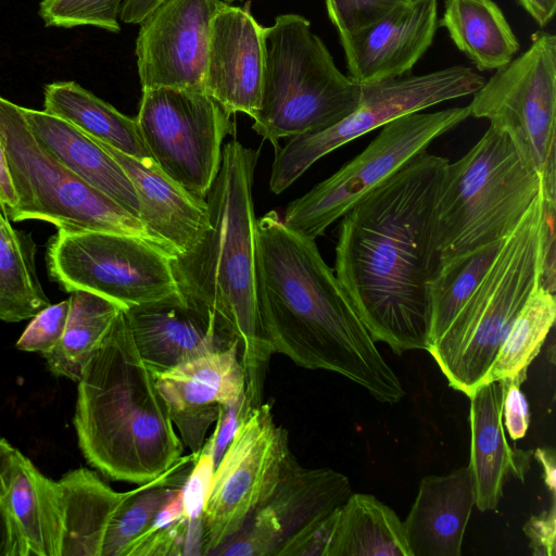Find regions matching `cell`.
Returning <instances> with one entry per match:
<instances>
[{
    "label": "cell",
    "mask_w": 556,
    "mask_h": 556,
    "mask_svg": "<svg viewBox=\"0 0 556 556\" xmlns=\"http://www.w3.org/2000/svg\"><path fill=\"white\" fill-rule=\"evenodd\" d=\"M448 160L427 151L341 217L334 274L376 342L431 345L429 283L440 266L437 204Z\"/></svg>",
    "instance_id": "1"
},
{
    "label": "cell",
    "mask_w": 556,
    "mask_h": 556,
    "mask_svg": "<svg viewBox=\"0 0 556 556\" xmlns=\"http://www.w3.org/2000/svg\"><path fill=\"white\" fill-rule=\"evenodd\" d=\"M256 296L274 353L298 366L339 374L382 403L405 395L315 240L290 230L275 211L256 222Z\"/></svg>",
    "instance_id": "2"
},
{
    "label": "cell",
    "mask_w": 556,
    "mask_h": 556,
    "mask_svg": "<svg viewBox=\"0 0 556 556\" xmlns=\"http://www.w3.org/2000/svg\"><path fill=\"white\" fill-rule=\"evenodd\" d=\"M258 152L237 140L223 147L218 174L206 195L207 224L189 251L170 257L180 294L213 311L237 334L245 395L262 404L271 346L256 296V217L252 185Z\"/></svg>",
    "instance_id": "3"
},
{
    "label": "cell",
    "mask_w": 556,
    "mask_h": 556,
    "mask_svg": "<svg viewBox=\"0 0 556 556\" xmlns=\"http://www.w3.org/2000/svg\"><path fill=\"white\" fill-rule=\"evenodd\" d=\"M74 415L88 464L114 481L149 483L182 457L154 375L142 361L124 309L77 381Z\"/></svg>",
    "instance_id": "4"
},
{
    "label": "cell",
    "mask_w": 556,
    "mask_h": 556,
    "mask_svg": "<svg viewBox=\"0 0 556 556\" xmlns=\"http://www.w3.org/2000/svg\"><path fill=\"white\" fill-rule=\"evenodd\" d=\"M261 103L253 130L278 149L282 138L333 126L359 101L362 84L343 74L311 22L282 14L264 27Z\"/></svg>",
    "instance_id": "5"
},
{
    "label": "cell",
    "mask_w": 556,
    "mask_h": 556,
    "mask_svg": "<svg viewBox=\"0 0 556 556\" xmlns=\"http://www.w3.org/2000/svg\"><path fill=\"white\" fill-rule=\"evenodd\" d=\"M542 192L506 237L485 275L430 346L448 386L469 396L485 381L497 350L541 278Z\"/></svg>",
    "instance_id": "6"
},
{
    "label": "cell",
    "mask_w": 556,
    "mask_h": 556,
    "mask_svg": "<svg viewBox=\"0 0 556 556\" xmlns=\"http://www.w3.org/2000/svg\"><path fill=\"white\" fill-rule=\"evenodd\" d=\"M542 192V179L510 137L489 126L447 164L437 204L440 263L508 237Z\"/></svg>",
    "instance_id": "7"
},
{
    "label": "cell",
    "mask_w": 556,
    "mask_h": 556,
    "mask_svg": "<svg viewBox=\"0 0 556 556\" xmlns=\"http://www.w3.org/2000/svg\"><path fill=\"white\" fill-rule=\"evenodd\" d=\"M0 141L17 202L11 220L37 219L58 230L128 235L157 248L140 219L92 188L52 156L31 134L21 106L0 96Z\"/></svg>",
    "instance_id": "8"
},
{
    "label": "cell",
    "mask_w": 556,
    "mask_h": 556,
    "mask_svg": "<svg viewBox=\"0 0 556 556\" xmlns=\"http://www.w3.org/2000/svg\"><path fill=\"white\" fill-rule=\"evenodd\" d=\"M470 116L506 132L556 202V36L538 30L530 47L472 94Z\"/></svg>",
    "instance_id": "9"
},
{
    "label": "cell",
    "mask_w": 556,
    "mask_h": 556,
    "mask_svg": "<svg viewBox=\"0 0 556 556\" xmlns=\"http://www.w3.org/2000/svg\"><path fill=\"white\" fill-rule=\"evenodd\" d=\"M469 116L468 106H455L415 112L387 123L363 152L292 201L282 223L290 230L315 240L362 198Z\"/></svg>",
    "instance_id": "10"
},
{
    "label": "cell",
    "mask_w": 556,
    "mask_h": 556,
    "mask_svg": "<svg viewBox=\"0 0 556 556\" xmlns=\"http://www.w3.org/2000/svg\"><path fill=\"white\" fill-rule=\"evenodd\" d=\"M484 77L465 65L422 75L362 84L356 109L331 127L292 138L280 149L271 166L269 187L278 194L298 180L315 162L345 143L406 114L470 96Z\"/></svg>",
    "instance_id": "11"
},
{
    "label": "cell",
    "mask_w": 556,
    "mask_h": 556,
    "mask_svg": "<svg viewBox=\"0 0 556 556\" xmlns=\"http://www.w3.org/2000/svg\"><path fill=\"white\" fill-rule=\"evenodd\" d=\"M170 255L137 237L96 230H58L47 250L50 276L65 291H88L125 309L175 293Z\"/></svg>",
    "instance_id": "12"
},
{
    "label": "cell",
    "mask_w": 556,
    "mask_h": 556,
    "mask_svg": "<svg viewBox=\"0 0 556 556\" xmlns=\"http://www.w3.org/2000/svg\"><path fill=\"white\" fill-rule=\"evenodd\" d=\"M294 460L270 403L253 407L214 469L203 510L202 555H212L244 527Z\"/></svg>",
    "instance_id": "13"
},
{
    "label": "cell",
    "mask_w": 556,
    "mask_h": 556,
    "mask_svg": "<svg viewBox=\"0 0 556 556\" xmlns=\"http://www.w3.org/2000/svg\"><path fill=\"white\" fill-rule=\"evenodd\" d=\"M229 114L203 89H142L136 122L159 168L189 194L206 195L218 174Z\"/></svg>",
    "instance_id": "14"
},
{
    "label": "cell",
    "mask_w": 556,
    "mask_h": 556,
    "mask_svg": "<svg viewBox=\"0 0 556 556\" xmlns=\"http://www.w3.org/2000/svg\"><path fill=\"white\" fill-rule=\"evenodd\" d=\"M352 494L349 478L330 468L307 469L296 459L270 497L216 556H277L282 544L340 507Z\"/></svg>",
    "instance_id": "15"
},
{
    "label": "cell",
    "mask_w": 556,
    "mask_h": 556,
    "mask_svg": "<svg viewBox=\"0 0 556 556\" xmlns=\"http://www.w3.org/2000/svg\"><path fill=\"white\" fill-rule=\"evenodd\" d=\"M222 0H164L141 23L136 56L141 89H203L212 21Z\"/></svg>",
    "instance_id": "16"
},
{
    "label": "cell",
    "mask_w": 556,
    "mask_h": 556,
    "mask_svg": "<svg viewBox=\"0 0 556 556\" xmlns=\"http://www.w3.org/2000/svg\"><path fill=\"white\" fill-rule=\"evenodd\" d=\"M154 378L184 446L197 454L220 409L235 405L245 395L240 342L156 374Z\"/></svg>",
    "instance_id": "17"
},
{
    "label": "cell",
    "mask_w": 556,
    "mask_h": 556,
    "mask_svg": "<svg viewBox=\"0 0 556 556\" xmlns=\"http://www.w3.org/2000/svg\"><path fill=\"white\" fill-rule=\"evenodd\" d=\"M124 313L137 350L153 375L239 341L213 311L189 302L180 292Z\"/></svg>",
    "instance_id": "18"
},
{
    "label": "cell",
    "mask_w": 556,
    "mask_h": 556,
    "mask_svg": "<svg viewBox=\"0 0 556 556\" xmlns=\"http://www.w3.org/2000/svg\"><path fill=\"white\" fill-rule=\"evenodd\" d=\"M264 26L244 8L224 2L211 25L203 90L229 114L251 118L261 103Z\"/></svg>",
    "instance_id": "19"
},
{
    "label": "cell",
    "mask_w": 556,
    "mask_h": 556,
    "mask_svg": "<svg viewBox=\"0 0 556 556\" xmlns=\"http://www.w3.org/2000/svg\"><path fill=\"white\" fill-rule=\"evenodd\" d=\"M437 0L407 1L379 21L339 36L349 76L364 84L409 74L431 46Z\"/></svg>",
    "instance_id": "20"
},
{
    "label": "cell",
    "mask_w": 556,
    "mask_h": 556,
    "mask_svg": "<svg viewBox=\"0 0 556 556\" xmlns=\"http://www.w3.org/2000/svg\"><path fill=\"white\" fill-rule=\"evenodd\" d=\"M94 139L125 170L138 195L140 222L157 245L181 254L200 239L207 224V205L166 176L155 163H144Z\"/></svg>",
    "instance_id": "21"
},
{
    "label": "cell",
    "mask_w": 556,
    "mask_h": 556,
    "mask_svg": "<svg viewBox=\"0 0 556 556\" xmlns=\"http://www.w3.org/2000/svg\"><path fill=\"white\" fill-rule=\"evenodd\" d=\"M476 504L469 467L427 476L403 521L412 556H459Z\"/></svg>",
    "instance_id": "22"
},
{
    "label": "cell",
    "mask_w": 556,
    "mask_h": 556,
    "mask_svg": "<svg viewBox=\"0 0 556 556\" xmlns=\"http://www.w3.org/2000/svg\"><path fill=\"white\" fill-rule=\"evenodd\" d=\"M502 380L484 383L468 397L470 400L471 471L476 506L481 511L497 507L506 477L513 473L525 479L530 469L532 451L517 450L507 442L503 425Z\"/></svg>",
    "instance_id": "23"
},
{
    "label": "cell",
    "mask_w": 556,
    "mask_h": 556,
    "mask_svg": "<svg viewBox=\"0 0 556 556\" xmlns=\"http://www.w3.org/2000/svg\"><path fill=\"white\" fill-rule=\"evenodd\" d=\"M36 138L52 156L83 181L140 219V204L129 177L94 139L47 112L21 106Z\"/></svg>",
    "instance_id": "24"
},
{
    "label": "cell",
    "mask_w": 556,
    "mask_h": 556,
    "mask_svg": "<svg viewBox=\"0 0 556 556\" xmlns=\"http://www.w3.org/2000/svg\"><path fill=\"white\" fill-rule=\"evenodd\" d=\"M1 485L28 555L61 556L63 507L58 481L41 473L15 448Z\"/></svg>",
    "instance_id": "25"
},
{
    "label": "cell",
    "mask_w": 556,
    "mask_h": 556,
    "mask_svg": "<svg viewBox=\"0 0 556 556\" xmlns=\"http://www.w3.org/2000/svg\"><path fill=\"white\" fill-rule=\"evenodd\" d=\"M58 484L63 507L61 556H102L113 517L142 485L117 492L83 467L66 472Z\"/></svg>",
    "instance_id": "26"
},
{
    "label": "cell",
    "mask_w": 556,
    "mask_h": 556,
    "mask_svg": "<svg viewBox=\"0 0 556 556\" xmlns=\"http://www.w3.org/2000/svg\"><path fill=\"white\" fill-rule=\"evenodd\" d=\"M43 111L126 155L144 163H155L140 135L136 118L122 114L76 81L46 85Z\"/></svg>",
    "instance_id": "27"
},
{
    "label": "cell",
    "mask_w": 556,
    "mask_h": 556,
    "mask_svg": "<svg viewBox=\"0 0 556 556\" xmlns=\"http://www.w3.org/2000/svg\"><path fill=\"white\" fill-rule=\"evenodd\" d=\"M439 25L479 71L497 70L519 51V41L493 0H445Z\"/></svg>",
    "instance_id": "28"
},
{
    "label": "cell",
    "mask_w": 556,
    "mask_h": 556,
    "mask_svg": "<svg viewBox=\"0 0 556 556\" xmlns=\"http://www.w3.org/2000/svg\"><path fill=\"white\" fill-rule=\"evenodd\" d=\"M328 556H412L403 521L370 494L352 493L340 506Z\"/></svg>",
    "instance_id": "29"
},
{
    "label": "cell",
    "mask_w": 556,
    "mask_h": 556,
    "mask_svg": "<svg viewBox=\"0 0 556 556\" xmlns=\"http://www.w3.org/2000/svg\"><path fill=\"white\" fill-rule=\"evenodd\" d=\"M68 299L70 309L62 338L42 356L52 375L77 382L91 355L125 308L83 290L71 292Z\"/></svg>",
    "instance_id": "30"
},
{
    "label": "cell",
    "mask_w": 556,
    "mask_h": 556,
    "mask_svg": "<svg viewBox=\"0 0 556 556\" xmlns=\"http://www.w3.org/2000/svg\"><path fill=\"white\" fill-rule=\"evenodd\" d=\"M28 241L12 226L0 201V320L17 323L49 305Z\"/></svg>",
    "instance_id": "31"
},
{
    "label": "cell",
    "mask_w": 556,
    "mask_h": 556,
    "mask_svg": "<svg viewBox=\"0 0 556 556\" xmlns=\"http://www.w3.org/2000/svg\"><path fill=\"white\" fill-rule=\"evenodd\" d=\"M555 318V293L547 291L539 282L503 339L484 383L509 378H518L523 382L530 364L554 326Z\"/></svg>",
    "instance_id": "32"
},
{
    "label": "cell",
    "mask_w": 556,
    "mask_h": 556,
    "mask_svg": "<svg viewBox=\"0 0 556 556\" xmlns=\"http://www.w3.org/2000/svg\"><path fill=\"white\" fill-rule=\"evenodd\" d=\"M503 241L480 247L440 263L437 274L429 283L431 345L445 332L481 281Z\"/></svg>",
    "instance_id": "33"
},
{
    "label": "cell",
    "mask_w": 556,
    "mask_h": 556,
    "mask_svg": "<svg viewBox=\"0 0 556 556\" xmlns=\"http://www.w3.org/2000/svg\"><path fill=\"white\" fill-rule=\"evenodd\" d=\"M187 535L188 519L180 491L160 510L151 527L127 545L123 556L184 555Z\"/></svg>",
    "instance_id": "34"
},
{
    "label": "cell",
    "mask_w": 556,
    "mask_h": 556,
    "mask_svg": "<svg viewBox=\"0 0 556 556\" xmlns=\"http://www.w3.org/2000/svg\"><path fill=\"white\" fill-rule=\"evenodd\" d=\"M123 2L124 0H42L39 15L46 26H94L117 33Z\"/></svg>",
    "instance_id": "35"
},
{
    "label": "cell",
    "mask_w": 556,
    "mask_h": 556,
    "mask_svg": "<svg viewBox=\"0 0 556 556\" xmlns=\"http://www.w3.org/2000/svg\"><path fill=\"white\" fill-rule=\"evenodd\" d=\"M214 469L210 443L206 440L182 488L184 511L188 519L184 555H202L203 510Z\"/></svg>",
    "instance_id": "36"
},
{
    "label": "cell",
    "mask_w": 556,
    "mask_h": 556,
    "mask_svg": "<svg viewBox=\"0 0 556 556\" xmlns=\"http://www.w3.org/2000/svg\"><path fill=\"white\" fill-rule=\"evenodd\" d=\"M68 309L70 299H66L39 311L16 341V349L41 354L50 352L62 338Z\"/></svg>",
    "instance_id": "37"
},
{
    "label": "cell",
    "mask_w": 556,
    "mask_h": 556,
    "mask_svg": "<svg viewBox=\"0 0 556 556\" xmlns=\"http://www.w3.org/2000/svg\"><path fill=\"white\" fill-rule=\"evenodd\" d=\"M408 0H325L328 17L339 36L355 33Z\"/></svg>",
    "instance_id": "38"
},
{
    "label": "cell",
    "mask_w": 556,
    "mask_h": 556,
    "mask_svg": "<svg viewBox=\"0 0 556 556\" xmlns=\"http://www.w3.org/2000/svg\"><path fill=\"white\" fill-rule=\"evenodd\" d=\"M339 508L308 525L285 542L277 556H328Z\"/></svg>",
    "instance_id": "39"
},
{
    "label": "cell",
    "mask_w": 556,
    "mask_h": 556,
    "mask_svg": "<svg viewBox=\"0 0 556 556\" xmlns=\"http://www.w3.org/2000/svg\"><path fill=\"white\" fill-rule=\"evenodd\" d=\"M503 389V406L502 416L503 425L507 430L510 439L517 441L522 439L529 429L530 410L526 395L521 391L522 381L518 378L502 379Z\"/></svg>",
    "instance_id": "40"
},
{
    "label": "cell",
    "mask_w": 556,
    "mask_h": 556,
    "mask_svg": "<svg viewBox=\"0 0 556 556\" xmlns=\"http://www.w3.org/2000/svg\"><path fill=\"white\" fill-rule=\"evenodd\" d=\"M252 408L253 407L249 399L244 395L235 405L226 406L220 409L215 422V429L212 435L207 439L215 467L230 443L238 426L248 416Z\"/></svg>",
    "instance_id": "41"
},
{
    "label": "cell",
    "mask_w": 556,
    "mask_h": 556,
    "mask_svg": "<svg viewBox=\"0 0 556 556\" xmlns=\"http://www.w3.org/2000/svg\"><path fill=\"white\" fill-rule=\"evenodd\" d=\"M549 509L530 517L523 526L529 539V547L534 556H555L556 554V508L552 498Z\"/></svg>",
    "instance_id": "42"
},
{
    "label": "cell",
    "mask_w": 556,
    "mask_h": 556,
    "mask_svg": "<svg viewBox=\"0 0 556 556\" xmlns=\"http://www.w3.org/2000/svg\"><path fill=\"white\" fill-rule=\"evenodd\" d=\"M555 212L556 202L543 199L540 283L552 293H555Z\"/></svg>",
    "instance_id": "43"
},
{
    "label": "cell",
    "mask_w": 556,
    "mask_h": 556,
    "mask_svg": "<svg viewBox=\"0 0 556 556\" xmlns=\"http://www.w3.org/2000/svg\"><path fill=\"white\" fill-rule=\"evenodd\" d=\"M1 482L2 479L0 480V556H29L26 541L9 508Z\"/></svg>",
    "instance_id": "44"
},
{
    "label": "cell",
    "mask_w": 556,
    "mask_h": 556,
    "mask_svg": "<svg viewBox=\"0 0 556 556\" xmlns=\"http://www.w3.org/2000/svg\"><path fill=\"white\" fill-rule=\"evenodd\" d=\"M164 0H124L119 18L124 23L140 24Z\"/></svg>",
    "instance_id": "45"
},
{
    "label": "cell",
    "mask_w": 556,
    "mask_h": 556,
    "mask_svg": "<svg viewBox=\"0 0 556 556\" xmlns=\"http://www.w3.org/2000/svg\"><path fill=\"white\" fill-rule=\"evenodd\" d=\"M517 2L541 27H545L556 12V0H517Z\"/></svg>",
    "instance_id": "46"
},
{
    "label": "cell",
    "mask_w": 556,
    "mask_h": 556,
    "mask_svg": "<svg viewBox=\"0 0 556 556\" xmlns=\"http://www.w3.org/2000/svg\"><path fill=\"white\" fill-rule=\"evenodd\" d=\"M0 201L7 208L13 207L16 202V193L12 177L9 169V164L5 155L3 144L0 141Z\"/></svg>",
    "instance_id": "47"
},
{
    "label": "cell",
    "mask_w": 556,
    "mask_h": 556,
    "mask_svg": "<svg viewBox=\"0 0 556 556\" xmlns=\"http://www.w3.org/2000/svg\"><path fill=\"white\" fill-rule=\"evenodd\" d=\"M532 455L542 465L545 484L551 491L552 498H555L556 465L554 450L552 447L536 448L532 452Z\"/></svg>",
    "instance_id": "48"
},
{
    "label": "cell",
    "mask_w": 556,
    "mask_h": 556,
    "mask_svg": "<svg viewBox=\"0 0 556 556\" xmlns=\"http://www.w3.org/2000/svg\"><path fill=\"white\" fill-rule=\"evenodd\" d=\"M15 448L4 439L0 438V480L8 471Z\"/></svg>",
    "instance_id": "49"
},
{
    "label": "cell",
    "mask_w": 556,
    "mask_h": 556,
    "mask_svg": "<svg viewBox=\"0 0 556 556\" xmlns=\"http://www.w3.org/2000/svg\"><path fill=\"white\" fill-rule=\"evenodd\" d=\"M223 1L230 4V3L235 2V1H241V0H223Z\"/></svg>",
    "instance_id": "50"
},
{
    "label": "cell",
    "mask_w": 556,
    "mask_h": 556,
    "mask_svg": "<svg viewBox=\"0 0 556 556\" xmlns=\"http://www.w3.org/2000/svg\"><path fill=\"white\" fill-rule=\"evenodd\" d=\"M408 1H418V0H408Z\"/></svg>",
    "instance_id": "51"
}]
</instances>
